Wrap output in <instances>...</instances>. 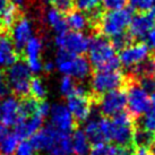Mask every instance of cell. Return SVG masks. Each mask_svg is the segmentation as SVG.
Here are the masks:
<instances>
[{"mask_svg": "<svg viewBox=\"0 0 155 155\" xmlns=\"http://www.w3.org/2000/svg\"><path fill=\"white\" fill-rule=\"evenodd\" d=\"M116 49L112 43L103 35H96L90 39L88 44V59L92 65L97 69L116 70L120 67L119 57L116 54Z\"/></svg>", "mask_w": 155, "mask_h": 155, "instance_id": "cell-1", "label": "cell"}, {"mask_svg": "<svg viewBox=\"0 0 155 155\" xmlns=\"http://www.w3.org/2000/svg\"><path fill=\"white\" fill-rule=\"evenodd\" d=\"M54 65L61 74L78 81L86 79L92 71L91 62L85 57H83L82 54H70L61 50H59L57 53Z\"/></svg>", "mask_w": 155, "mask_h": 155, "instance_id": "cell-2", "label": "cell"}, {"mask_svg": "<svg viewBox=\"0 0 155 155\" xmlns=\"http://www.w3.org/2000/svg\"><path fill=\"white\" fill-rule=\"evenodd\" d=\"M133 18V9L120 8L109 10L101 15L99 19V28L105 38H114L117 35L125 33Z\"/></svg>", "mask_w": 155, "mask_h": 155, "instance_id": "cell-3", "label": "cell"}, {"mask_svg": "<svg viewBox=\"0 0 155 155\" xmlns=\"http://www.w3.org/2000/svg\"><path fill=\"white\" fill-rule=\"evenodd\" d=\"M134 118L129 112L122 111L110 119L109 142H113L120 147H129L133 142L135 130Z\"/></svg>", "mask_w": 155, "mask_h": 155, "instance_id": "cell-4", "label": "cell"}, {"mask_svg": "<svg viewBox=\"0 0 155 155\" xmlns=\"http://www.w3.org/2000/svg\"><path fill=\"white\" fill-rule=\"evenodd\" d=\"M75 121L84 122L90 118L92 113V99L86 87L76 84L73 93L67 96V105Z\"/></svg>", "mask_w": 155, "mask_h": 155, "instance_id": "cell-5", "label": "cell"}, {"mask_svg": "<svg viewBox=\"0 0 155 155\" xmlns=\"http://www.w3.org/2000/svg\"><path fill=\"white\" fill-rule=\"evenodd\" d=\"M10 91L16 96L25 97L30 93V83L32 79V71L24 61H15L8 67L6 73Z\"/></svg>", "mask_w": 155, "mask_h": 155, "instance_id": "cell-6", "label": "cell"}, {"mask_svg": "<svg viewBox=\"0 0 155 155\" xmlns=\"http://www.w3.org/2000/svg\"><path fill=\"white\" fill-rule=\"evenodd\" d=\"M125 84V76L119 69H97L91 79V88L97 97L110 91L120 88Z\"/></svg>", "mask_w": 155, "mask_h": 155, "instance_id": "cell-7", "label": "cell"}, {"mask_svg": "<svg viewBox=\"0 0 155 155\" xmlns=\"http://www.w3.org/2000/svg\"><path fill=\"white\" fill-rule=\"evenodd\" d=\"M126 107H128V112L135 118L145 114L151 105V94L144 90L138 82L129 84L126 92Z\"/></svg>", "mask_w": 155, "mask_h": 155, "instance_id": "cell-8", "label": "cell"}, {"mask_svg": "<svg viewBox=\"0 0 155 155\" xmlns=\"http://www.w3.org/2000/svg\"><path fill=\"white\" fill-rule=\"evenodd\" d=\"M54 43L57 48L61 51L68 52L70 54L81 56L87 51L90 39L85 34H83L82 32H76V31L67 32L66 31L64 33L57 34Z\"/></svg>", "mask_w": 155, "mask_h": 155, "instance_id": "cell-9", "label": "cell"}, {"mask_svg": "<svg viewBox=\"0 0 155 155\" xmlns=\"http://www.w3.org/2000/svg\"><path fill=\"white\" fill-rule=\"evenodd\" d=\"M127 100L126 92L117 88L99 96V109L104 117H113L125 110Z\"/></svg>", "mask_w": 155, "mask_h": 155, "instance_id": "cell-10", "label": "cell"}, {"mask_svg": "<svg viewBox=\"0 0 155 155\" xmlns=\"http://www.w3.org/2000/svg\"><path fill=\"white\" fill-rule=\"evenodd\" d=\"M150 47L146 43H135L120 50L119 60L126 68H135L150 57Z\"/></svg>", "mask_w": 155, "mask_h": 155, "instance_id": "cell-11", "label": "cell"}, {"mask_svg": "<svg viewBox=\"0 0 155 155\" xmlns=\"http://www.w3.org/2000/svg\"><path fill=\"white\" fill-rule=\"evenodd\" d=\"M155 26V9L147 12H140L136 16H133L129 24V34L131 38L143 39Z\"/></svg>", "mask_w": 155, "mask_h": 155, "instance_id": "cell-12", "label": "cell"}, {"mask_svg": "<svg viewBox=\"0 0 155 155\" xmlns=\"http://www.w3.org/2000/svg\"><path fill=\"white\" fill-rule=\"evenodd\" d=\"M51 126L61 133L70 134L75 128V119L68 108L64 104H54L50 109Z\"/></svg>", "mask_w": 155, "mask_h": 155, "instance_id": "cell-13", "label": "cell"}, {"mask_svg": "<svg viewBox=\"0 0 155 155\" xmlns=\"http://www.w3.org/2000/svg\"><path fill=\"white\" fill-rule=\"evenodd\" d=\"M43 49L42 40L38 36H32L22 51L26 58V64L28 66L32 74H39L42 71V61H41V52Z\"/></svg>", "mask_w": 155, "mask_h": 155, "instance_id": "cell-14", "label": "cell"}, {"mask_svg": "<svg viewBox=\"0 0 155 155\" xmlns=\"http://www.w3.org/2000/svg\"><path fill=\"white\" fill-rule=\"evenodd\" d=\"M12 28L10 39L16 51H22L25 47L26 42L33 36V24L28 18L22 17L17 18V21L14 23Z\"/></svg>", "mask_w": 155, "mask_h": 155, "instance_id": "cell-15", "label": "cell"}, {"mask_svg": "<svg viewBox=\"0 0 155 155\" xmlns=\"http://www.w3.org/2000/svg\"><path fill=\"white\" fill-rule=\"evenodd\" d=\"M1 111H2L1 124L7 127H15L18 122L23 120L21 102L16 96L8 95L4 97L1 102Z\"/></svg>", "mask_w": 155, "mask_h": 155, "instance_id": "cell-16", "label": "cell"}, {"mask_svg": "<svg viewBox=\"0 0 155 155\" xmlns=\"http://www.w3.org/2000/svg\"><path fill=\"white\" fill-rule=\"evenodd\" d=\"M43 120V117L40 116L36 112L32 116L24 118L21 122H18L17 125L15 126V133L17 134L21 139L30 138L31 136H33L36 131H39L42 128Z\"/></svg>", "mask_w": 155, "mask_h": 155, "instance_id": "cell-17", "label": "cell"}, {"mask_svg": "<svg viewBox=\"0 0 155 155\" xmlns=\"http://www.w3.org/2000/svg\"><path fill=\"white\" fill-rule=\"evenodd\" d=\"M17 60V51L10 36L0 30V67L8 68Z\"/></svg>", "mask_w": 155, "mask_h": 155, "instance_id": "cell-18", "label": "cell"}, {"mask_svg": "<svg viewBox=\"0 0 155 155\" xmlns=\"http://www.w3.org/2000/svg\"><path fill=\"white\" fill-rule=\"evenodd\" d=\"M21 138L14 131H10L7 126L0 124V155H14Z\"/></svg>", "mask_w": 155, "mask_h": 155, "instance_id": "cell-19", "label": "cell"}, {"mask_svg": "<svg viewBox=\"0 0 155 155\" xmlns=\"http://www.w3.org/2000/svg\"><path fill=\"white\" fill-rule=\"evenodd\" d=\"M47 153L49 155H73L70 135L57 130Z\"/></svg>", "mask_w": 155, "mask_h": 155, "instance_id": "cell-20", "label": "cell"}, {"mask_svg": "<svg viewBox=\"0 0 155 155\" xmlns=\"http://www.w3.org/2000/svg\"><path fill=\"white\" fill-rule=\"evenodd\" d=\"M73 154L75 155H88L91 150V142L86 136L85 131L82 129L73 130L70 136Z\"/></svg>", "mask_w": 155, "mask_h": 155, "instance_id": "cell-21", "label": "cell"}, {"mask_svg": "<svg viewBox=\"0 0 155 155\" xmlns=\"http://www.w3.org/2000/svg\"><path fill=\"white\" fill-rule=\"evenodd\" d=\"M44 18H45V22L48 23V25L51 26L52 28L56 31L57 34L64 33L68 28L67 23H66V18L64 17V14L54 7L48 9L45 12Z\"/></svg>", "mask_w": 155, "mask_h": 155, "instance_id": "cell-22", "label": "cell"}, {"mask_svg": "<svg viewBox=\"0 0 155 155\" xmlns=\"http://www.w3.org/2000/svg\"><path fill=\"white\" fill-rule=\"evenodd\" d=\"M66 23L68 28H70L71 31L82 32L87 28V26L90 24V18L81 10H70V13L66 18Z\"/></svg>", "mask_w": 155, "mask_h": 155, "instance_id": "cell-23", "label": "cell"}, {"mask_svg": "<svg viewBox=\"0 0 155 155\" xmlns=\"http://www.w3.org/2000/svg\"><path fill=\"white\" fill-rule=\"evenodd\" d=\"M84 131H85L86 136L88 137V139H90V142L92 144L105 140L102 124H101V118H99V119H91L90 121H87Z\"/></svg>", "mask_w": 155, "mask_h": 155, "instance_id": "cell-24", "label": "cell"}, {"mask_svg": "<svg viewBox=\"0 0 155 155\" xmlns=\"http://www.w3.org/2000/svg\"><path fill=\"white\" fill-rule=\"evenodd\" d=\"M119 153L120 146L107 140L94 143L90 150V155H119Z\"/></svg>", "mask_w": 155, "mask_h": 155, "instance_id": "cell-25", "label": "cell"}, {"mask_svg": "<svg viewBox=\"0 0 155 155\" xmlns=\"http://www.w3.org/2000/svg\"><path fill=\"white\" fill-rule=\"evenodd\" d=\"M140 128L147 130L155 136V92L151 94V105L148 111L142 116Z\"/></svg>", "mask_w": 155, "mask_h": 155, "instance_id": "cell-26", "label": "cell"}, {"mask_svg": "<svg viewBox=\"0 0 155 155\" xmlns=\"http://www.w3.org/2000/svg\"><path fill=\"white\" fill-rule=\"evenodd\" d=\"M154 139L155 136L153 134L148 133L147 130L138 127L137 129L134 130L131 144L135 145L137 148H146V147L151 146V144L154 142Z\"/></svg>", "mask_w": 155, "mask_h": 155, "instance_id": "cell-27", "label": "cell"}, {"mask_svg": "<svg viewBox=\"0 0 155 155\" xmlns=\"http://www.w3.org/2000/svg\"><path fill=\"white\" fill-rule=\"evenodd\" d=\"M18 18V9L14 4H8L0 15V30H7L14 25Z\"/></svg>", "mask_w": 155, "mask_h": 155, "instance_id": "cell-28", "label": "cell"}, {"mask_svg": "<svg viewBox=\"0 0 155 155\" xmlns=\"http://www.w3.org/2000/svg\"><path fill=\"white\" fill-rule=\"evenodd\" d=\"M30 93L33 95V97L36 100H43L47 95V88L44 86L41 78H32L30 83Z\"/></svg>", "mask_w": 155, "mask_h": 155, "instance_id": "cell-29", "label": "cell"}, {"mask_svg": "<svg viewBox=\"0 0 155 155\" xmlns=\"http://www.w3.org/2000/svg\"><path fill=\"white\" fill-rule=\"evenodd\" d=\"M39 102V100L34 99V97H26V96L24 97V100L21 102V111H22L23 119L36 113Z\"/></svg>", "mask_w": 155, "mask_h": 155, "instance_id": "cell-30", "label": "cell"}, {"mask_svg": "<svg viewBox=\"0 0 155 155\" xmlns=\"http://www.w3.org/2000/svg\"><path fill=\"white\" fill-rule=\"evenodd\" d=\"M130 8L137 12H147L155 7V0H128Z\"/></svg>", "mask_w": 155, "mask_h": 155, "instance_id": "cell-31", "label": "cell"}, {"mask_svg": "<svg viewBox=\"0 0 155 155\" xmlns=\"http://www.w3.org/2000/svg\"><path fill=\"white\" fill-rule=\"evenodd\" d=\"M76 86V83L74 81V78H71L70 76H66L64 75V77L61 78L60 81V85H59V88H60V93L64 96H69V95L73 93L74 88Z\"/></svg>", "mask_w": 155, "mask_h": 155, "instance_id": "cell-32", "label": "cell"}, {"mask_svg": "<svg viewBox=\"0 0 155 155\" xmlns=\"http://www.w3.org/2000/svg\"><path fill=\"white\" fill-rule=\"evenodd\" d=\"M101 2H102V0H75V6L81 12L90 13L92 10L97 9Z\"/></svg>", "mask_w": 155, "mask_h": 155, "instance_id": "cell-33", "label": "cell"}, {"mask_svg": "<svg viewBox=\"0 0 155 155\" xmlns=\"http://www.w3.org/2000/svg\"><path fill=\"white\" fill-rule=\"evenodd\" d=\"M131 40H133V38L130 36V34H126L125 32L122 34L112 38L111 43L116 50H122V49H125L127 45H129L131 43Z\"/></svg>", "mask_w": 155, "mask_h": 155, "instance_id": "cell-34", "label": "cell"}, {"mask_svg": "<svg viewBox=\"0 0 155 155\" xmlns=\"http://www.w3.org/2000/svg\"><path fill=\"white\" fill-rule=\"evenodd\" d=\"M54 8L59 9L61 13L70 12L75 6V0H47Z\"/></svg>", "mask_w": 155, "mask_h": 155, "instance_id": "cell-35", "label": "cell"}, {"mask_svg": "<svg viewBox=\"0 0 155 155\" xmlns=\"http://www.w3.org/2000/svg\"><path fill=\"white\" fill-rule=\"evenodd\" d=\"M14 155H34V148L30 142L23 140V142H19Z\"/></svg>", "mask_w": 155, "mask_h": 155, "instance_id": "cell-36", "label": "cell"}, {"mask_svg": "<svg viewBox=\"0 0 155 155\" xmlns=\"http://www.w3.org/2000/svg\"><path fill=\"white\" fill-rule=\"evenodd\" d=\"M138 83H139V85H140L144 90H146L150 94H152V93L155 92V82L151 76H143V77H139Z\"/></svg>", "mask_w": 155, "mask_h": 155, "instance_id": "cell-37", "label": "cell"}, {"mask_svg": "<svg viewBox=\"0 0 155 155\" xmlns=\"http://www.w3.org/2000/svg\"><path fill=\"white\" fill-rule=\"evenodd\" d=\"M128 2V0H102L103 7L108 10H114V9L124 8Z\"/></svg>", "mask_w": 155, "mask_h": 155, "instance_id": "cell-38", "label": "cell"}, {"mask_svg": "<svg viewBox=\"0 0 155 155\" xmlns=\"http://www.w3.org/2000/svg\"><path fill=\"white\" fill-rule=\"evenodd\" d=\"M9 93H10V87H9L6 74L0 71V99H4L6 96H8Z\"/></svg>", "mask_w": 155, "mask_h": 155, "instance_id": "cell-39", "label": "cell"}, {"mask_svg": "<svg viewBox=\"0 0 155 155\" xmlns=\"http://www.w3.org/2000/svg\"><path fill=\"white\" fill-rule=\"evenodd\" d=\"M50 109H51V107H50V104L48 103V102H45V101H43V100H41L39 102V105H38V113H39L40 116H42L43 118H45V117L49 116V113H50Z\"/></svg>", "mask_w": 155, "mask_h": 155, "instance_id": "cell-40", "label": "cell"}, {"mask_svg": "<svg viewBox=\"0 0 155 155\" xmlns=\"http://www.w3.org/2000/svg\"><path fill=\"white\" fill-rule=\"evenodd\" d=\"M145 38H146V41H147L146 44L150 47V49L155 50V26L147 33V35Z\"/></svg>", "mask_w": 155, "mask_h": 155, "instance_id": "cell-41", "label": "cell"}, {"mask_svg": "<svg viewBox=\"0 0 155 155\" xmlns=\"http://www.w3.org/2000/svg\"><path fill=\"white\" fill-rule=\"evenodd\" d=\"M54 68H56V65L52 61H48V62L43 64V66H42V70H44L45 73H51V71L54 70Z\"/></svg>", "mask_w": 155, "mask_h": 155, "instance_id": "cell-42", "label": "cell"}, {"mask_svg": "<svg viewBox=\"0 0 155 155\" xmlns=\"http://www.w3.org/2000/svg\"><path fill=\"white\" fill-rule=\"evenodd\" d=\"M133 155H152L151 152L147 151L146 148H137V151L134 152Z\"/></svg>", "mask_w": 155, "mask_h": 155, "instance_id": "cell-43", "label": "cell"}, {"mask_svg": "<svg viewBox=\"0 0 155 155\" xmlns=\"http://www.w3.org/2000/svg\"><path fill=\"white\" fill-rule=\"evenodd\" d=\"M129 147H120V153H119V155H133Z\"/></svg>", "mask_w": 155, "mask_h": 155, "instance_id": "cell-44", "label": "cell"}, {"mask_svg": "<svg viewBox=\"0 0 155 155\" xmlns=\"http://www.w3.org/2000/svg\"><path fill=\"white\" fill-rule=\"evenodd\" d=\"M8 4H9L8 0H0V15L5 10V8L8 6Z\"/></svg>", "mask_w": 155, "mask_h": 155, "instance_id": "cell-45", "label": "cell"}, {"mask_svg": "<svg viewBox=\"0 0 155 155\" xmlns=\"http://www.w3.org/2000/svg\"><path fill=\"white\" fill-rule=\"evenodd\" d=\"M150 152H151L152 155H155V139L154 142L151 144V146H150Z\"/></svg>", "mask_w": 155, "mask_h": 155, "instance_id": "cell-46", "label": "cell"}, {"mask_svg": "<svg viewBox=\"0 0 155 155\" xmlns=\"http://www.w3.org/2000/svg\"><path fill=\"white\" fill-rule=\"evenodd\" d=\"M14 1V5H17V6H23L24 2H25V0H13Z\"/></svg>", "mask_w": 155, "mask_h": 155, "instance_id": "cell-47", "label": "cell"}, {"mask_svg": "<svg viewBox=\"0 0 155 155\" xmlns=\"http://www.w3.org/2000/svg\"><path fill=\"white\" fill-rule=\"evenodd\" d=\"M1 118H2V111H1V102H0V124H1Z\"/></svg>", "mask_w": 155, "mask_h": 155, "instance_id": "cell-48", "label": "cell"}, {"mask_svg": "<svg viewBox=\"0 0 155 155\" xmlns=\"http://www.w3.org/2000/svg\"><path fill=\"white\" fill-rule=\"evenodd\" d=\"M153 79H154V82H155V68H154V70H153Z\"/></svg>", "mask_w": 155, "mask_h": 155, "instance_id": "cell-49", "label": "cell"}]
</instances>
